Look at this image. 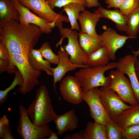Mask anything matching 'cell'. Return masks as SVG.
Returning <instances> with one entry per match:
<instances>
[{
  "label": "cell",
  "mask_w": 139,
  "mask_h": 139,
  "mask_svg": "<svg viewBox=\"0 0 139 139\" xmlns=\"http://www.w3.org/2000/svg\"><path fill=\"white\" fill-rule=\"evenodd\" d=\"M38 26L31 23L22 24L13 20L0 26V40L11 54L21 55L28 58L43 33Z\"/></svg>",
  "instance_id": "6da1fadb"
},
{
  "label": "cell",
  "mask_w": 139,
  "mask_h": 139,
  "mask_svg": "<svg viewBox=\"0 0 139 139\" xmlns=\"http://www.w3.org/2000/svg\"><path fill=\"white\" fill-rule=\"evenodd\" d=\"M32 122L36 125L42 126L54 121L58 115L52 106L46 86L40 85L38 89L34 99L27 109Z\"/></svg>",
  "instance_id": "7a4b0ae2"
},
{
  "label": "cell",
  "mask_w": 139,
  "mask_h": 139,
  "mask_svg": "<svg viewBox=\"0 0 139 139\" xmlns=\"http://www.w3.org/2000/svg\"><path fill=\"white\" fill-rule=\"evenodd\" d=\"M117 64V62H112L106 65L82 68L75 73L74 76L79 81L83 93L98 86L108 87L110 79L108 76H105L104 73L107 71L116 68Z\"/></svg>",
  "instance_id": "3957f363"
},
{
  "label": "cell",
  "mask_w": 139,
  "mask_h": 139,
  "mask_svg": "<svg viewBox=\"0 0 139 139\" xmlns=\"http://www.w3.org/2000/svg\"><path fill=\"white\" fill-rule=\"evenodd\" d=\"M20 117L17 132L22 139H46L52 129L48 125H36L30 119L27 109L22 105L19 107Z\"/></svg>",
  "instance_id": "277c9868"
},
{
  "label": "cell",
  "mask_w": 139,
  "mask_h": 139,
  "mask_svg": "<svg viewBox=\"0 0 139 139\" xmlns=\"http://www.w3.org/2000/svg\"><path fill=\"white\" fill-rule=\"evenodd\" d=\"M119 70H112L108 76L110 83L107 88L115 91L125 102L133 106L138 103L129 80Z\"/></svg>",
  "instance_id": "5b68a950"
},
{
  "label": "cell",
  "mask_w": 139,
  "mask_h": 139,
  "mask_svg": "<svg viewBox=\"0 0 139 139\" xmlns=\"http://www.w3.org/2000/svg\"><path fill=\"white\" fill-rule=\"evenodd\" d=\"M12 55L14 63L20 72L23 80V85L19 87V92L25 94L31 92L39 84L38 78L40 76L41 71L34 70L26 56L16 54H12Z\"/></svg>",
  "instance_id": "8992f818"
},
{
  "label": "cell",
  "mask_w": 139,
  "mask_h": 139,
  "mask_svg": "<svg viewBox=\"0 0 139 139\" xmlns=\"http://www.w3.org/2000/svg\"><path fill=\"white\" fill-rule=\"evenodd\" d=\"M61 36V39L56 44L57 47L61 44L64 39L67 38L68 44L64 45L63 47L70 56L69 60L72 63L78 64H85L88 55L81 47L78 38L79 34L76 30H73L69 28H62L59 30Z\"/></svg>",
  "instance_id": "52a82bcc"
},
{
  "label": "cell",
  "mask_w": 139,
  "mask_h": 139,
  "mask_svg": "<svg viewBox=\"0 0 139 139\" xmlns=\"http://www.w3.org/2000/svg\"><path fill=\"white\" fill-rule=\"evenodd\" d=\"M23 5L33 11L40 17L50 22H54L59 30L63 28V22H69L66 16L55 12L46 0H18Z\"/></svg>",
  "instance_id": "ba28073f"
},
{
  "label": "cell",
  "mask_w": 139,
  "mask_h": 139,
  "mask_svg": "<svg viewBox=\"0 0 139 139\" xmlns=\"http://www.w3.org/2000/svg\"><path fill=\"white\" fill-rule=\"evenodd\" d=\"M99 90L100 101L111 119L133 107L125 103L114 90L104 87Z\"/></svg>",
  "instance_id": "9c48e42d"
},
{
  "label": "cell",
  "mask_w": 139,
  "mask_h": 139,
  "mask_svg": "<svg viewBox=\"0 0 139 139\" xmlns=\"http://www.w3.org/2000/svg\"><path fill=\"white\" fill-rule=\"evenodd\" d=\"M99 90L97 87L84 93L83 100L90 108V115L94 122L105 125L111 120L101 103L99 98Z\"/></svg>",
  "instance_id": "30bf717a"
},
{
  "label": "cell",
  "mask_w": 139,
  "mask_h": 139,
  "mask_svg": "<svg viewBox=\"0 0 139 139\" xmlns=\"http://www.w3.org/2000/svg\"><path fill=\"white\" fill-rule=\"evenodd\" d=\"M59 90L63 98L70 103L78 105L83 100L84 93L75 76H69L64 78L61 82Z\"/></svg>",
  "instance_id": "8fae6325"
},
{
  "label": "cell",
  "mask_w": 139,
  "mask_h": 139,
  "mask_svg": "<svg viewBox=\"0 0 139 139\" xmlns=\"http://www.w3.org/2000/svg\"><path fill=\"white\" fill-rule=\"evenodd\" d=\"M14 7L20 15L19 22L22 24L31 23L38 26L43 33L51 32L52 29L56 25L54 22H50L32 13L29 9L22 5L18 0L13 1Z\"/></svg>",
  "instance_id": "7c38bea8"
},
{
  "label": "cell",
  "mask_w": 139,
  "mask_h": 139,
  "mask_svg": "<svg viewBox=\"0 0 139 139\" xmlns=\"http://www.w3.org/2000/svg\"><path fill=\"white\" fill-rule=\"evenodd\" d=\"M59 57V61L57 66L54 68L51 67L53 73V86L55 90L56 84L58 82H60L67 72L73 71L77 68H87L90 67L85 64L78 65L71 63L69 60L70 55L63 47L61 46L60 49L57 52Z\"/></svg>",
  "instance_id": "4fadbf2b"
},
{
  "label": "cell",
  "mask_w": 139,
  "mask_h": 139,
  "mask_svg": "<svg viewBox=\"0 0 139 139\" xmlns=\"http://www.w3.org/2000/svg\"><path fill=\"white\" fill-rule=\"evenodd\" d=\"M103 45L108 51L110 59H116V51L122 47L126 41L129 38L128 36L122 35L118 33L114 29L108 27L100 34Z\"/></svg>",
  "instance_id": "5bb4252c"
},
{
  "label": "cell",
  "mask_w": 139,
  "mask_h": 139,
  "mask_svg": "<svg viewBox=\"0 0 139 139\" xmlns=\"http://www.w3.org/2000/svg\"><path fill=\"white\" fill-rule=\"evenodd\" d=\"M138 60L134 55H127L120 58L117 62L116 67L129 79L134 94L139 103V83L136 75L135 69V62Z\"/></svg>",
  "instance_id": "9a60e30c"
},
{
  "label": "cell",
  "mask_w": 139,
  "mask_h": 139,
  "mask_svg": "<svg viewBox=\"0 0 139 139\" xmlns=\"http://www.w3.org/2000/svg\"><path fill=\"white\" fill-rule=\"evenodd\" d=\"M54 122L60 136L66 131L74 130L77 128L79 120L73 109L70 110L64 114L58 115Z\"/></svg>",
  "instance_id": "2e32d148"
},
{
  "label": "cell",
  "mask_w": 139,
  "mask_h": 139,
  "mask_svg": "<svg viewBox=\"0 0 139 139\" xmlns=\"http://www.w3.org/2000/svg\"><path fill=\"white\" fill-rule=\"evenodd\" d=\"M94 12L97 14L101 18H106L112 21L115 23V26L119 31L127 33V16L123 14L118 8H115L114 10H110L100 6L94 11Z\"/></svg>",
  "instance_id": "e0dca14e"
},
{
  "label": "cell",
  "mask_w": 139,
  "mask_h": 139,
  "mask_svg": "<svg viewBox=\"0 0 139 139\" xmlns=\"http://www.w3.org/2000/svg\"><path fill=\"white\" fill-rule=\"evenodd\" d=\"M100 18L97 13L88 10H85L81 13L79 20L81 31L93 37L98 36V35L96 32L95 27Z\"/></svg>",
  "instance_id": "ac0fdd59"
},
{
  "label": "cell",
  "mask_w": 139,
  "mask_h": 139,
  "mask_svg": "<svg viewBox=\"0 0 139 139\" xmlns=\"http://www.w3.org/2000/svg\"><path fill=\"white\" fill-rule=\"evenodd\" d=\"M112 119L118 124L123 131L128 127L139 124V103L125 110Z\"/></svg>",
  "instance_id": "d6986e66"
},
{
  "label": "cell",
  "mask_w": 139,
  "mask_h": 139,
  "mask_svg": "<svg viewBox=\"0 0 139 139\" xmlns=\"http://www.w3.org/2000/svg\"><path fill=\"white\" fill-rule=\"evenodd\" d=\"M78 34L80 45L82 50L88 55L104 45L100 35L96 37H93L81 31Z\"/></svg>",
  "instance_id": "ffe728a7"
},
{
  "label": "cell",
  "mask_w": 139,
  "mask_h": 139,
  "mask_svg": "<svg viewBox=\"0 0 139 139\" xmlns=\"http://www.w3.org/2000/svg\"><path fill=\"white\" fill-rule=\"evenodd\" d=\"M43 58L39 49H33L29 52L28 60L30 65L34 70L44 71L47 75H53L51 63Z\"/></svg>",
  "instance_id": "44dd1931"
},
{
  "label": "cell",
  "mask_w": 139,
  "mask_h": 139,
  "mask_svg": "<svg viewBox=\"0 0 139 139\" xmlns=\"http://www.w3.org/2000/svg\"><path fill=\"white\" fill-rule=\"evenodd\" d=\"M20 15L12 0H0V26L6 22L19 21Z\"/></svg>",
  "instance_id": "7402d4cb"
},
{
  "label": "cell",
  "mask_w": 139,
  "mask_h": 139,
  "mask_svg": "<svg viewBox=\"0 0 139 139\" xmlns=\"http://www.w3.org/2000/svg\"><path fill=\"white\" fill-rule=\"evenodd\" d=\"M84 5L79 3L72 2L63 7V10L66 13L71 25V29L81 31L77 20L80 17V12L85 10Z\"/></svg>",
  "instance_id": "603a6c76"
},
{
  "label": "cell",
  "mask_w": 139,
  "mask_h": 139,
  "mask_svg": "<svg viewBox=\"0 0 139 139\" xmlns=\"http://www.w3.org/2000/svg\"><path fill=\"white\" fill-rule=\"evenodd\" d=\"M108 51L103 45L95 51L88 55L85 63L89 67H95L106 65L110 60Z\"/></svg>",
  "instance_id": "cb8c5ba5"
},
{
  "label": "cell",
  "mask_w": 139,
  "mask_h": 139,
  "mask_svg": "<svg viewBox=\"0 0 139 139\" xmlns=\"http://www.w3.org/2000/svg\"><path fill=\"white\" fill-rule=\"evenodd\" d=\"M85 139H107L106 126L94 122L86 124Z\"/></svg>",
  "instance_id": "d4e9b609"
},
{
  "label": "cell",
  "mask_w": 139,
  "mask_h": 139,
  "mask_svg": "<svg viewBox=\"0 0 139 139\" xmlns=\"http://www.w3.org/2000/svg\"><path fill=\"white\" fill-rule=\"evenodd\" d=\"M127 31L129 38H136L139 30V5L126 18Z\"/></svg>",
  "instance_id": "484cf974"
},
{
  "label": "cell",
  "mask_w": 139,
  "mask_h": 139,
  "mask_svg": "<svg viewBox=\"0 0 139 139\" xmlns=\"http://www.w3.org/2000/svg\"><path fill=\"white\" fill-rule=\"evenodd\" d=\"M15 77L11 85L5 90H0V104L4 103L6 101L9 92L14 89L17 85L21 86L23 84V80L21 73L18 69L15 73Z\"/></svg>",
  "instance_id": "4316f807"
},
{
  "label": "cell",
  "mask_w": 139,
  "mask_h": 139,
  "mask_svg": "<svg viewBox=\"0 0 139 139\" xmlns=\"http://www.w3.org/2000/svg\"><path fill=\"white\" fill-rule=\"evenodd\" d=\"M39 50L42 57L45 60L51 64H57L59 60V56L53 52L48 42H44Z\"/></svg>",
  "instance_id": "83f0119b"
},
{
  "label": "cell",
  "mask_w": 139,
  "mask_h": 139,
  "mask_svg": "<svg viewBox=\"0 0 139 139\" xmlns=\"http://www.w3.org/2000/svg\"><path fill=\"white\" fill-rule=\"evenodd\" d=\"M107 139H122L123 131L118 124L111 119L105 125Z\"/></svg>",
  "instance_id": "f1b7e54d"
},
{
  "label": "cell",
  "mask_w": 139,
  "mask_h": 139,
  "mask_svg": "<svg viewBox=\"0 0 139 139\" xmlns=\"http://www.w3.org/2000/svg\"><path fill=\"white\" fill-rule=\"evenodd\" d=\"M139 5V0H124L118 8L121 12L128 16Z\"/></svg>",
  "instance_id": "f546056e"
},
{
  "label": "cell",
  "mask_w": 139,
  "mask_h": 139,
  "mask_svg": "<svg viewBox=\"0 0 139 139\" xmlns=\"http://www.w3.org/2000/svg\"><path fill=\"white\" fill-rule=\"evenodd\" d=\"M123 139H139V124L128 127L123 130Z\"/></svg>",
  "instance_id": "4dcf8cb0"
},
{
  "label": "cell",
  "mask_w": 139,
  "mask_h": 139,
  "mask_svg": "<svg viewBox=\"0 0 139 139\" xmlns=\"http://www.w3.org/2000/svg\"><path fill=\"white\" fill-rule=\"evenodd\" d=\"M52 9L54 7L61 8L70 3H77L86 6V0H46Z\"/></svg>",
  "instance_id": "1f68e13d"
},
{
  "label": "cell",
  "mask_w": 139,
  "mask_h": 139,
  "mask_svg": "<svg viewBox=\"0 0 139 139\" xmlns=\"http://www.w3.org/2000/svg\"><path fill=\"white\" fill-rule=\"evenodd\" d=\"M0 59L10 62V55L6 47L0 42Z\"/></svg>",
  "instance_id": "d6a6232c"
},
{
  "label": "cell",
  "mask_w": 139,
  "mask_h": 139,
  "mask_svg": "<svg viewBox=\"0 0 139 139\" xmlns=\"http://www.w3.org/2000/svg\"><path fill=\"white\" fill-rule=\"evenodd\" d=\"M84 133V130H81L78 133L66 135L63 138L64 139H85Z\"/></svg>",
  "instance_id": "836d02e7"
},
{
  "label": "cell",
  "mask_w": 139,
  "mask_h": 139,
  "mask_svg": "<svg viewBox=\"0 0 139 139\" xmlns=\"http://www.w3.org/2000/svg\"><path fill=\"white\" fill-rule=\"evenodd\" d=\"M8 120L6 115H4L0 118V138L2 139L4 129L6 126L9 124Z\"/></svg>",
  "instance_id": "e575fe53"
},
{
  "label": "cell",
  "mask_w": 139,
  "mask_h": 139,
  "mask_svg": "<svg viewBox=\"0 0 139 139\" xmlns=\"http://www.w3.org/2000/svg\"><path fill=\"white\" fill-rule=\"evenodd\" d=\"M124 0H105V2L107 5V8H118L122 2Z\"/></svg>",
  "instance_id": "d590c367"
},
{
  "label": "cell",
  "mask_w": 139,
  "mask_h": 139,
  "mask_svg": "<svg viewBox=\"0 0 139 139\" xmlns=\"http://www.w3.org/2000/svg\"><path fill=\"white\" fill-rule=\"evenodd\" d=\"M2 139H14V137L12 135L11 130L10 126L9 124L5 127Z\"/></svg>",
  "instance_id": "8d00e7d4"
},
{
  "label": "cell",
  "mask_w": 139,
  "mask_h": 139,
  "mask_svg": "<svg viewBox=\"0 0 139 139\" xmlns=\"http://www.w3.org/2000/svg\"><path fill=\"white\" fill-rule=\"evenodd\" d=\"M10 62L0 59V73L7 71Z\"/></svg>",
  "instance_id": "74e56055"
},
{
  "label": "cell",
  "mask_w": 139,
  "mask_h": 139,
  "mask_svg": "<svg viewBox=\"0 0 139 139\" xmlns=\"http://www.w3.org/2000/svg\"><path fill=\"white\" fill-rule=\"evenodd\" d=\"M100 6V4L98 0H86V6L88 8L96 7Z\"/></svg>",
  "instance_id": "f35d334b"
},
{
  "label": "cell",
  "mask_w": 139,
  "mask_h": 139,
  "mask_svg": "<svg viewBox=\"0 0 139 139\" xmlns=\"http://www.w3.org/2000/svg\"><path fill=\"white\" fill-rule=\"evenodd\" d=\"M135 69L137 78L139 83V61L138 60L135 63Z\"/></svg>",
  "instance_id": "ab89813d"
},
{
  "label": "cell",
  "mask_w": 139,
  "mask_h": 139,
  "mask_svg": "<svg viewBox=\"0 0 139 139\" xmlns=\"http://www.w3.org/2000/svg\"><path fill=\"white\" fill-rule=\"evenodd\" d=\"M57 134L52 131L50 133V136L46 139H58L59 138L57 136Z\"/></svg>",
  "instance_id": "60d3db41"
},
{
  "label": "cell",
  "mask_w": 139,
  "mask_h": 139,
  "mask_svg": "<svg viewBox=\"0 0 139 139\" xmlns=\"http://www.w3.org/2000/svg\"><path fill=\"white\" fill-rule=\"evenodd\" d=\"M138 32H139V30ZM132 53L134 56L137 57L139 55V49L136 51H132Z\"/></svg>",
  "instance_id": "b9f144b4"
},
{
  "label": "cell",
  "mask_w": 139,
  "mask_h": 139,
  "mask_svg": "<svg viewBox=\"0 0 139 139\" xmlns=\"http://www.w3.org/2000/svg\"><path fill=\"white\" fill-rule=\"evenodd\" d=\"M12 0V1H13V0Z\"/></svg>",
  "instance_id": "7bdbcfd3"
},
{
  "label": "cell",
  "mask_w": 139,
  "mask_h": 139,
  "mask_svg": "<svg viewBox=\"0 0 139 139\" xmlns=\"http://www.w3.org/2000/svg\"><path fill=\"white\" fill-rule=\"evenodd\" d=\"M139 58V57H138Z\"/></svg>",
  "instance_id": "ee69618b"
}]
</instances>
